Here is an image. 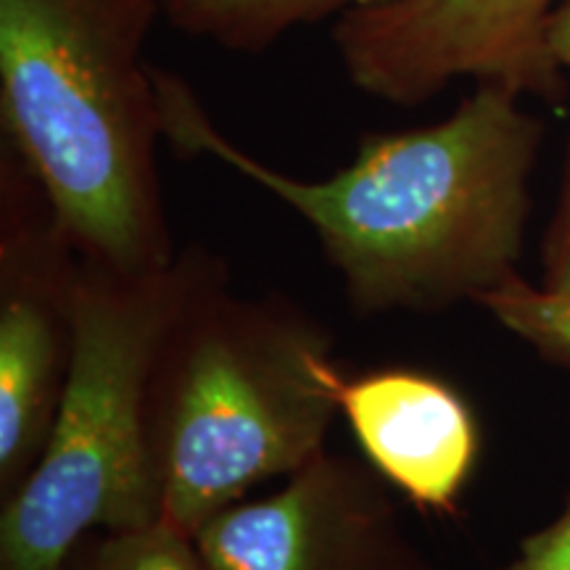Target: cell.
<instances>
[{
  "instance_id": "cell-1",
  "label": "cell",
  "mask_w": 570,
  "mask_h": 570,
  "mask_svg": "<svg viewBox=\"0 0 570 570\" xmlns=\"http://www.w3.org/2000/svg\"><path fill=\"white\" fill-rule=\"evenodd\" d=\"M164 138L227 164L317 235L360 315L481 302L518 275L544 122L523 96L479 82L441 122L367 132L327 180H298L227 140L180 77L156 69Z\"/></svg>"
},
{
  "instance_id": "cell-2",
  "label": "cell",
  "mask_w": 570,
  "mask_h": 570,
  "mask_svg": "<svg viewBox=\"0 0 570 570\" xmlns=\"http://www.w3.org/2000/svg\"><path fill=\"white\" fill-rule=\"evenodd\" d=\"M161 0H0L6 148L40 185L71 246L140 273L175 259L146 38Z\"/></svg>"
},
{
  "instance_id": "cell-3",
  "label": "cell",
  "mask_w": 570,
  "mask_h": 570,
  "mask_svg": "<svg viewBox=\"0 0 570 570\" xmlns=\"http://www.w3.org/2000/svg\"><path fill=\"white\" fill-rule=\"evenodd\" d=\"M331 352V331L283 296H235L223 281L185 306L148 386L159 523L194 537L323 454L344 383Z\"/></svg>"
},
{
  "instance_id": "cell-4",
  "label": "cell",
  "mask_w": 570,
  "mask_h": 570,
  "mask_svg": "<svg viewBox=\"0 0 570 570\" xmlns=\"http://www.w3.org/2000/svg\"><path fill=\"white\" fill-rule=\"evenodd\" d=\"M223 281L225 259L198 244L140 273L80 254L67 386L46 452L3 499L0 570H63L92 531L159 523L146 425L156 354L185 306Z\"/></svg>"
},
{
  "instance_id": "cell-5",
  "label": "cell",
  "mask_w": 570,
  "mask_h": 570,
  "mask_svg": "<svg viewBox=\"0 0 570 570\" xmlns=\"http://www.w3.org/2000/svg\"><path fill=\"white\" fill-rule=\"evenodd\" d=\"M560 0H396L338 17L341 67L354 88L417 106L454 80L499 82L560 104L568 75L552 61L547 24Z\"/></svg>"
},
{
  "instance_id": "cell-6",
  "label": "cell",
  "mask_w": 570,
  "mask_h": 570,
  "mask_svg": "<svg viewBox=\"0 0 570 570\" xmlns=\"http://www.w3.org/2000/svg\"><path fill=\"white\" fill-rule=\"evenodd\" d=\"M71 246L40 185L0 154V497L17 494L51 439L75 323Z\"/></svg>"
},
{
  "instance_id": "cell-7",
  "label": "cell",
  "mask_w": 570,
  "mask_h": 570,
  "mask_svg": "<svg viewBox=\"0 0 570 570\" xmlns=\"http://www.w3.org/2000/svg\"><path fill=\"white\" fill-rule=\"evenodd\" d=\"M389 489L325 449L275 494L214 512L194 541L212 570H433Z\"/></svg>"
},
{
  "instance_id": "cell-8",
  "label": "cell",
  "mask_w": 570,
  "mask_h": 570,
  "mask_svg": "<svg viewBox=\"0 0 570 570\" xmlns=\"http://www.w3.org/2000/svg\"><path fill=\"white\" fill-rule=\"evenodd\" d=\"M341 415L367 465L428 515H454L481 454V428L439 375L389 367L341 383Z\"/></svg>"
},
{
  "instance_id": "cell-9",
  "label": "cell",
  "mask_w": 570,
  "mask_h": 570,
  "mask_svg": "<svg viewBox=\"0 0 570 570\" xmlns=\"http://www.w3.org/2000/svg\"><path fill=\"white\" fill-rule=\"evenodd\" d=\"M389 3L396 0H161V11L175 30L256 53L304 24Z\"/></svg>"
},
{
  "instance_id": "cell-10",
  "label": "cell",
  "mask_w": 570,
  "mask_h": 570,
  "mask_svg": "<svg viewBox=\"0 0 570 570\" xmlns=\"http://www.w3.org/2000/svg\"><path fill=\"white\" fill-rule=\"evenodd\" d=\"M63 570H212L194 537L164 523L132 531H92L71 550Z\"/></svg>"
},
{
  "instance_id": "cell-11",
  "label": "cell",
  "mask_w": 570,
  "mask_h": 570,
  "mask_svg": "<svg viewBox=\"0 0 570 570\" xmlns=\"http://www.w3.org/2000/svg\"><path fill=\"white\" fill-rule=\"evenodd\" d=\"M479 304L544 360L570 367V291H552L544 285L537 288L512 275L481 296Z\"/></svg>"
},
{
  "instance_id": "cell-12",
  "label": "cell",
  "mask_w": 570,
  "mask_h": 570,
  "mask_svg": "<svg viewBox=\"0 0 570 570\" xmlns=\"http://www.w3.org/2000/svg\"><path fill=\"white\" fill-rule=\"evenodd\" d=\"M502 570H570V499L547 529L523 539L515 560Z\"/></svg>"
},
{
  "instance_id": "cell-13",
  "label": "cell",
  "mask_w": 570,
  "mask_h": 570,
  "mask_svg": "<svg viewBox=\"0 0 570 570\" xmlns=\"http://www.w3.org/2000/svg\"><path fill=\"white\" fill-rule=\"evenodd\" d=\"M541 285L552 291H570V140L558 209H554L544 240V281Z\"/></svg>"
},
{
  "instance_id": "cell-14",
  "label": "cell",
  "mask_w": 570,
  "mask_h": 570,
  "mask_svg": "<svg viewBox=\"0 0 570 570\" xmlns=\"http://www.w3.org/2000/svg\"><path fill=\"white\" fill-rule=\"evenodd\" d=\"M547 48L552 61L570 75V0H560L547 24Z\"/></svg>"
}]
</instances>
